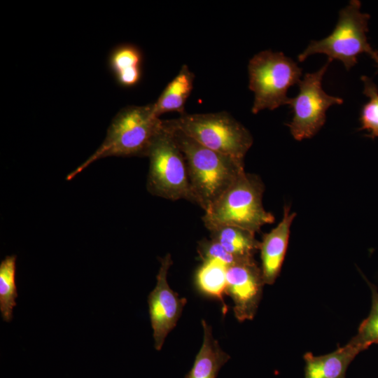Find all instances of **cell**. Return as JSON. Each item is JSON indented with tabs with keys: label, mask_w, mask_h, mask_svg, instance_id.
Here are the masks:
<instances>
[{
	"label": "cell",
	"mask_w": 378,
	"mask_h": 378,
	"mask_svg": "<svg viewBox=\"0 0 378 378\" xmlns=\"http://www.w3.org/2000/svg\"><path fill=\"white\" fill-rule=\"evenodd\" d=\"M163 121L185 158L194 203L205 212L245 172L244 160L209 149Z\"/></svg>",
	"instance_id": "cell-1"
},
{
	"label": "cell",
	"mask_w": 378,
	"mask_h": 378,
	"mask_svg": "<svg viewBox=\"0 0 378 378\" xmlns=\"http://www.w3.org/2000/svg\"><path fill=\"white\" fill-rule=\"evenodd\" d=\"M162 127V120L153 111V104L128 106L112 120L100 146L77 169L71 172V180L94 161L118 156H147L151 144Z\"/></svg>",
	"instance_id": "cell-2"
},
{
	"label": "cell",
	"mask_w": 378,
	"mask_h": 378,
	"mask_svg": "<svg viewBox=\"0 0 378 378\" xmlns=\"http://www.w3.org/2000/svg\"><path fill=\"white\" fill-rule=\"evenodd\" d=\"M265 186L256 174L243 173L202 217L209 230L219 225L237 226L254 233L274 222L262 204Z\"/></svg>",
	"instance_id": "cell-3"
},
{
	"label": "cell",
	"mask_w": 378,
	"mask_h": 378,
	"mask_svg": "<svg viewBox=\"0 0 378 378\" xmlns=\"http://www.w3.org/2000/svg\"><path fill=\"white\" fill-rule=\"evenodd\" d=\"M361 3L351 0L340 10L332 32L319 41H312L298 59L303 62L309 55L325 54L328 59L341 61L346 70L357 63L358 56L367 54L374 62L378 71V51L369 43L366 34L370 15L360 11Z\"/></svg>",
	"instance_id": "cell-4"
},
{
	"label": "cell",
	"mask_w": 378,
	"mask_h": 378,
	"mask_svg": "<svg viewBox=\"0 0 378 378\" xmlns=\"http://www.w3.org/2000/svg\"><path fill=\"white\" fill-rule=\"evenodd\" d=\"M249 89L254 93L253 114L288 104V90L298 84L302 69L283 52L270 50L255 55L248 65Z\"/></svg>",
	"instance_id": "cell-5"
},
{
	"label": "cell",
	"mask_w": 378,
	"mask_h": 378,
	"mask_svg": "<svg viewBox=\"0 0 378 378\" xmlns=\"http://www.w3.org/2000/svg\"><path fill=\"white\" fill-rule=\"evenodd\" d=\"M167 121L201 145L239 159L244 160L253 142L251 132L225 111L184 113Z\"/></svg>",
	"instance_id": "cell-6"
},
{
	"label": "cell",
	"mask_w": 378,
	"mask_h": 378,
	"mask_svg": "<svg viewBox=\"0 0 378 378\" xmlns=\"http://www.w3.org/2000/svg\"><path fill=\"white\" fill-rule=\"evenodd\" d=\"M147 157L149 169L146 187L151 195L194 203L185 158L163 120Z\"/></svg>",
	"instance_id": "cell-7"
},
{
	"label": "cell",
	"mask_w": 378,
	"mask_h": 378,
	"mask_svg": "<svg viewBox=\"0 0 378 378\" xmlns=\"http://www.w3.org/2000/svg\"><path fill=\"white\" fill-rule=\"evenodd\" d=\"M331 62L328 59L316 71L306 74L298 83V94L290 98L293 116L287 126L297 141L313 137L325 124L328 108L343 103L342 98L329 95L322 88L323 77Z\"/></svg>",
	"instance_id": "cell-8"
},
{
	"label": "cell",
	"mask_w": 378,
	"mask_h": 378,
	"mask_svg": "<svg viewBox=\"0 0 378 378\" xmlns=\"http://www.w3.org/2000/svg\"><path fill=\"white\" fill-rule=\"evenodd\" d=\"M157 283L148 296V312L153 330L154 347L160 351L169 332L174 329L187 303L169 286L167 274L173 261L169 253L159 258Z\"/></svg>",
	"instance_id": "cell-9"
},
{
	"label": "cell",
	"mask_w": 378,
	"mask_h": 378,
	"mask_svg": "<svg viewBox=\"0 0 378 378\" xmlns=\"http://www.w3.org/2000/svg\"><path fill=\"white\" fill-rule=\"evenodd\" d=\"M264 285L261 268L254 258L227 267L225 294L234 302L233 311L239 321L254 318Z\"/></svg>",
	"instance_id": "cell-10"
},
{
	"label": "cell",
	"mask_w": 378,
	"mask_h": 378,
	"mask_svg": "<svg viewBox=\"0 0 378 378\" xmlns=\"http://www.w3.org/2000/svg\"><path fill=\"white\" fill-rule=\"evenodd\" d=\"M296 214L284 205L280 222L260 241L261 271L265 284L272 285L279 276L288 248L290 227Z\"/></svg>",
	"instance_id": "cell-11"
},
{
	"label": "cell",
	"mask_w": 378,
	"mask_h": 378,
	"mask_svg": "<svg viewBox=\"0 0 378 378\" xmlns=\"http://www.w3.org/2000/svg\"><path fill=\"white\" fill-rule=\"evenodd\" d=\"M366 349L351 339L344 346L323 356L312 353L304 356V378H346V372L352 360Z\"/></svg>",
	"instance_id": "cell-12"
},
{
	"label": "cell",
	"mask_w": 378,
	"mask_h": 378,
	"mask_svg": "<svg viewBox=\"0 0 378 378\" xmlns=\"http://www.w3.org/2000/svg\"><path fill=\"white\" fill-rule=\"evenodd\" d=\"M143 54L135 45L122 43L108 57V67L117 83L122 88L136 86L142 76Z\"/></svg>",
	"instance_id": "cell-13"
},
{
	"label": "cell",
	"mask_w": 378,
	"mask_h": 378,
	"mask_svg": "<svg viewBox=\"0 0 378 378\" xmlns=\"http://www.w3.org/2000/svg\"><path fill=\"white\" fill-rule=\"evenodd\" d=\"M202 326L203 342L185 378H216L220 368L230 358L214 338L211 326L205 320L202 321Z\"/></svg>",
	"instance_id": "cell-14"
},
{
	"label": "cell",
	"mask_w": 378,
	"mask_h": 378,
	"mask_svg": "<svg viewBox=\"0 0 378 378\" xmlns=\"http://www.w3.org/2000/svg\"><path fill=\"white\" fill-rule=\"evenodd\" d=\"M195 80V74L186 64H183L178 74L165 87L158 99L153 104L154 114L160 116L167 112H185V104L189 97Z\"/></svg>",
	"instance_id": "cell-15"
},
{
	"label": "cell",
	"mask_w": 378,
	"mask_h": 378,
	"mask_svg": "<svg viewBox=\"0 0 378 378\" xmlns=\"http://www.w3.org/2000/svg\"><path fill=\"white\" fill-rule=\"evenodd\" d=\"M210 239L227 252L241 258H253L259 251L260 241L255 233L233 225H219L209 229Z\"/></svg>",
	"instance_id": "cell-16"
},
{
	"label": "cell",
	"mask_w": 378,
	"mask_h": 378,
	"mask_svg": "<svg viewBox=\"0 0 378 378\" xmlns=\"http://www.w3.org/2000/svg\"><path fill=\"white\" fill-rule=\"evenodd\" d=\"M227 267L216 260H202V264L195 274V284L200 292L218 299L225 314L228 307L224 301L223 295L227 286Z\"/></svg>",
	"instance_id": "cell-17"
},
{
	"label": "cell",
	"mask_w": 378,
	"mask_h": 378,
	"mask_svg": "<svg viewBox=\"0 0 378 378\" xmlns=\"http://www.w3.org/2000/svg\"><path fill=\"white\" fill-rule=\"evenodd\" d=\"M16 255H7L0 263V311L4 321L13 318L18 297L15 284Z\"/></svg>",
	"instance_id": "cell-18"
},
{
	"label": "cell",
	"mask_w": 378,
	"mask_h": 378,
	"mask_svg": "<svg viewBox=\"0 0 378 378\" xmlns=\"http://www.w3.org/2000/svg\"><path fill=\"white\" fill-rule=\"evenodd\" d=\"M363 94L369 98L360 111L359 130H365L369 132L366 136L374 139L378 137V88L372 80L362 76Z\"/></svg>",
	"instance_id": "cell-19"
},
{
	"label": "cell",
	"mask_w": 378,
	"mask_h": 378,
	"mask_svg": "<svg viewBox=\"0 0 378 378\" xmlns=\"http://www.w3.org/2000/svg\"><path fill=\"white\" fill-rule=\"evenodd\" d=\"M372 307L369 316L361 323L357 335L352 339L366 349L373 344H378V292L370 284Z\"/></svg>",
	"instance_id": "cell-20"
},
{
	"label": "cell",
	"mask_w": 378,
	"mask_h": 378,
	"mask_svg": "<svg viewBox=\"0 0 378 378\" xmlns=\"http://www.w3.org/2000/svg\"><path fill=\"white\" fill-rule=\"evenodd\" d=\"M197 251L202 260H216L225 265L227 267L241 261L251 259L241 258L231 254L220 244L211 239L201 240L198 244Z\"/></svg>",
	"instance_id": "cell-21"
}]
</instances>
